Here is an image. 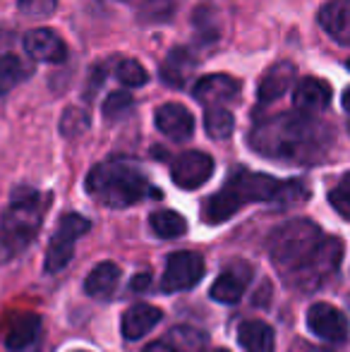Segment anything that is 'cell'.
Listing matches in <instances>:
<instances>
[{
  "instance_id": "cell-1",
  "label": "cell",
  "mask_w": 350,
  "mask_h": 352,
  "mask_svg": "<svg viewBox=\"0 0 350 352\" xmlns=\"http://www.w3.org/2000/svg\"><path fill=\"white\" fill-rule=\"evenodd\" d=\"M329 127L305 113H278L257 122L250 132V144L257 153L278 161H319L329 146Z\"/></svg>"
},
{
  "instance_id": "cell-2",
  "label": "cell",
  "mask_w": 350,
  "mask_h": 352,
  "mask_svg": "<svg viewBox=\"0 0 350 352\" xmlns=\"http://www.w3.org/2000/svg\"><path fill=\"white\" fill-rule=\"evenodd\" d=\"M307 195L305 187L300 182H281L264 173H252V170H235L230 175V180L223 185V190H219L216 195H211L204 204V218L206 223H223L230 216H235L245 204L252 201H276L283 197H295V195Z\"/></svg>"
},
{
  "instance_id": "cell-3",
  "label": "cell",
  "mask_w": 350,
  "mask_h": 352,
  "mask_svg": "<svg viewBox=\"0 0 350 352\" xmlns=\"http://www.w3.org/2000/svg\"><path fill=\"white\" fill-rule=\"evenodd\" d=\"M146 177L132 163L113 158L98 163L87 175V192L103 206L127 209L146 195Z\"/></svg>"
},
{
  "instance_id": "cell-4",
  "label": "cell",
  "mask_w": 350,
  "mask_h": 352,
  "mask_svg": "<svg viewBox=\"0 0 350 352\" xmlns=\"http://www.w3.org/2000/svg\"><path fill=\"white\" fill-rule=\"evenodd\" d=\"M324 240L327 237L322 235L319 226H314L307 218H295V221L283 223L271 232V259L285 276H298L300 271H305L312 264L317 252L322 250Z\"/></svg>"
},
{
  "instance_id": "cell-5",
  "label": "cell",
  "mask_w": 350,
  "mask_h": 352,
  "mask_svg": "<svg viewBox=\"0 0 350 352\" xmlns=\"http://www.w3.org/2000/svg\"><path fill=\"white\" fill-rule=\"evenodd\" d=\"M43 197L34 190H17L12 195L8 211L0 221V242L8 252H19L34 240L36 230L41 228L43 218Z\"/></svg>"
},
{
  "instance_id": "cell-6",
  "label": "cell",
  "mask_w": 350,
  "mask_h": 352,
  "mask_svg": "<svg viewBox=\"0 0 350 352\" xmlns=\"http://www.w3.org/2000/svg\"><path fill=\"white\" fill-rule=\"evenodd\" d=\"M89 228H91V223L80 213H67V216L61 218L56 235H53L51 245H48L46 261H43V269L48 274H58V271L70 264L72 254H75V242L82 235H87Z\"/></svg>"
},
{
  "instance_id": "cell-7",
  "label": "cell",
  "mask_w": 350,
  "mask_h": 352,
  "mask_svg": "<svg viewBox=\"0 0 350 352\" xmlns=\"http://www.w3.org/2000/svg\"><path fill=\"white\" fill-rule=\"evenodd\" d=\"M204 278V259L195 252H173L166 261L161 287L166 292H182Z\"/></svg>"
},
{
  "instance_id": "cell-8",
  "label": "cell",
  "mask_w": 350,
  "mask_h": 352,
  "mask_svg": "<svg viewBox=\"0 0 350 352\" xmlns=\"http://www.w3.org/2000/svg\"><path fill=\"white\" fill-rule=\"evenodd\" d=\"M214 175V158L204 151H185L171 166V177L180 190H197Z\"/></svg>"
},
{
  "instance_id": "cell-9",
  "label": "cell",
  "mask_w": 350,
  "mask_h": 352,
  "mask_svg": "<svg viewBox=\"0 0 350 352\" xmlns=\"http://www.w3.org/2000/svg\"><path fill=\"white\" fill-rule=\"evenodd\" d=\"M307 329L317 338L329 340V343H341L350 333V321L341 309L327 302H317L307 309Z\"/></svg>"
},
{
  "instance_id": "cell-10",
  "label": "cell",
  "mask_w": 350,
  "mask_h": 352,
  "mask_svg": "<svg viewBox=\"0 0 350 352\" xmlns=\"http://www.w3.org/2000/svg\"><path fill=\"white\" fill-rule=\"evenodd\" d=\"M192 96L206 108H223V103L238 101L240 82L230 74H206V77H199V82L195 84Z\"/></svg>"
},
{
  "instance_id": "cell-11",
  "label": "cell",
  "mask_w": 350,
  "mask_h": 352,
  "mask_svg": "<svg viewBox=\"0 0 350 352\" xmlns=\"http://www.w3.org/2000/svg\"><path fill=\"white\" fill-rule=\"evenodd\" d=\"M22 46L27 56L36 63H48V65H58L67 58V46L53 29H32L24 34Z\"/></svg>"
},
{
  "instance_id": "cell-12",
  "label": "cell",
  "mask_w": 350,
  "mask_h": 352,
  "mask_svg": "<svg viewBox=\"0 0 350 352\" xmlns=\"http://www.w3.org/2000/svg\"><path fill=\"white\" fill-rule=\"evenodd\" d=\"M156 130L173 142H187L195 135V116L182 103H164L154 113Z\"/></svg>"
},
{
  "instance_id": "cell-13",
  "label": "cell",
  "mask_w": 350,
  "mask_h": 352,
  "mask_svg": "<svg viewBox=\"0 0 350 352\" xmlns=\"http://www.w3.org/2000/svg\"><path fill=\"white\" fill-rule=\"evenodd\" d=\"M295 74H298V70H295V65L288 60H281V63H276V65H271L257 84L259 106H271V103H276L278 98H283L285 94L293 89Z\"/></svg>"
},
{
  "instance_id": "cell-14",
  "label": "cell",
  "mask_w": 350,
  "mask_h": 352,
  "mask_svg": "<svg viewBox=\"0 0 350 352\" xmlns=\"http://www.w3.org/2000/svg\"><path fill=\"white\" fill-rule=\"evenodd\" d=\"M293 106L298 113L314 116L331 106V87L319 77H305L293 89Z\"/></svg>"
},
{
  "instance_id": "cell-15",
  "label": "cell",
  "mask_w": 350,
  "mask_h": 352,
  "mask_svg": "<svg viewBox=\"0 0 350 352\" xmlns=\"http://www.w3.org/2000/svg\"><path fill=\"white\" fill-rule=\"evenodd\" d=\"M341 254H343V242L341 240H324L322 250L317 252V256L312 259V264L295 276V283H298L300 287L319 285V283L327 278L329 274L336 271L338 261H341Z\"/></svg>"
},
{
  "instance_id": "cell-16",
  "label": "cell",
  "mask_w": 350,
  "mask_h": 352,
  "mask_svg": "<svg viewBox=\"0 0 350 352\" xmlns=\"http://www.w3.org/2000/svg\"><path fill=\"white\" fill-rule=\"evenodd\" d=\"M319 27L336 43L350 46V0H327L319 10Z\"/></svg>"
},
{
  "instance_id": "cell-17",
  "label": "cell",
  "mask_w": 350,
  "mask_h": 352,
  "mask_svg": "<svg viewBox=\"0 0 350 352\" xmlns=\"http://www.w3.org/2000/svg\"><path fill=\"white\" fill-rule=\"evenodd\" d=\"M250 278H252L250 266H245V264L228 266V269L216 278L214 285H211V300L221 302V305H235V302L243 297Z\"/></svg>"
},
{
  "instance_id": "cell-18",
  "label": "cell",
  "mask_w": 350,
  "mask_h": 352,
  "mask_svg": "<svg viewBox=\"0 0 350 352\" xmlns=\"http://www.w3.org/2000/svg\"><path fill=\"white\" fill-rule=\"evenodd\" d=\"M39 329H41V319L32 311H17V314L10 316L8 326H5L3 343L8 350H24L36 340Z\"/></svg>"
},
{
  "instance_id": "cell-19",
  "label": "cell",
  "mask_w": 350,
  "mask_h": 352,
  "mask_svg": "<svg viewBox=\"0 0 350 352\" xmlns=\"http://www.w3.org/2000/svg\"><path fill=\"white\" fill-rule=\"evenodd\" d=\"M206 345V338L197 329L190 326H175L156 343L146 345L144 352H201Z\"/></svg>"
},
{
  "instance_id": "cell-20",
  "label": "cell",
  "mask_w": 350,
  "mask_h": 352,
  "mask_svg": "<svg viewBox=\"0 0 350 352\" xmlns=\"http://www.w3.org/2000/svg\"><path fill=\"white\" fill-rule=\"evenodd\" d=\"M164 311L154 305H135L122 314V321H120V329H122V336L127 340H140L142 336H146L156 324L161 321Z\"/></svg>"
},
{
  "instance_id": "cell-21",
  "label": "cell",
  "mask_w": 350,
  "mask_h": 352,
  "mask_svg": "<svg viewBox=\"0 0 350 352\" xmlns=\"http://www.w3.org/2000/svg\"><path fill=\"white\" fill-rule=\"evenodd\" d=\"M197 67V58L192 56L187 48H171V53L164 58V63H161V79H164L168 87H185L187 79L192 77V72H195Z\"/></svg>"
},
{
  "instance_id": "cell-22",
  "label": "cell",
  "mask_w": 350,
  "mask_h": 352,
  "mask_svg": "<svg viewBox=\"0 0 350 352\" xmlns=\"http://www.w3.org/2000/svg\"><path fill=\"white\" fill-rule=\"evenodd\" d=\"M120 280V269H118L113 261H101L91 269V274L85 280V292L94 300H108L113 297Z\"/></svg>"
},
{
  "instance_id": "cell-23",
  "label": "cell",
  "mask_w": 350,
  "mask_h": 352,
  "mask_svg": "<svg viewBox=\"0 0 350 352\" xmlns=\"http://www.w3.org/2000/svg\"><path fill=\"white\" fill-rule=\"evenodd\" d=\"M238 343L245 352H274V331L264 321H245L238 329Z\"/></svg>"
},
{
  "instance_id": "cell-24",
  "label": "cell",
  "mask_w": 350,
  "mask_h": 352,
  "mask_svg": "<svg viewBox=\"0 0 350 352\" xmlns=\"http://www.w3.org/2000/svg\"><path fill=\"white\" fill-rule=\"evenodd\" d=\"M29 74H32V70H29V65L22 58L12 56V53H3L0 56V96L12 91Z\"/></svg>"
},
{
  "instance_id": "cell-25",
  "label": "cell",
  "mask_w": 350,
  "mask_h": 352,
  "mask_svg": "<svg viewBox=\"0 0 350 352\" xmlns=\"http://www.w3.org/2000/svg\"><path fill=\"white\" fill-rule=\"evenodd\" d=\"M149 226L164 240H175V237L185 235L187 232V221L185 216H180L177 211L164 209V211H154L149 216Z\"/></svg>"
},
{
  "instance_id": "cell-26",
  "label": "cell",
  "mask_w": 350,
  "mask_h": 352,
  "mask_svg": "<svg viewBox=\"0 0 350 352\" xmlns=\"http://www.w3.org/2000/svg\"><path fill=\"white\" fill-rule=\"evenodd\" d=\"M204 130L211 140H228L235 130V118L230 111L216 106V108H206L204 113Z\"/></svg>"
},
{
  "instance_id": "cell-27",
  "label": "cell",
  "mask_w": 350,
  "mask_h": 352,
  "mask_svg": "<svg viewBox=\"0 0 350 352\" xmlns=\"http://www.w3.org/2000/svg\"><path fill=\"white\" fill-rule=\"evenodd\" d=\"M116 77L125 89L144 87V84L149 82V72H146L144 65H140L137 60H120L118 63Z\"/></svg>"
},
{
  "instance_id": "cell-28",
  "label": "cell",
  "mask_w": 350,
  "mask_h": 352,
  "mask_svg": "<svg viewBox=\"0 0 350 352\" xmlns=\"http://www.w3.org/2000/svg\"><path fill=\"white\" fill-rule=\"evenodd\" d=\"M132 106H135V98L130 91H111L103 101V116L108 120H120L122 116L132 111Z\"/></svg>"
},
{
  "instance_id": "cell-29",
  "label": "cell",
  "mask_w": 350,
  "mask_h": 352,
  "mask_svg": "<svg viewBox=\"0 0 350 352\" xmlns=\"http://www.w3.org/2000/svg\"><path fill=\"white\" fill-rule=\"evenodd\" d=\"M329 201L336 209L338 216H343L346 221H350V173L341 177L336 187L329 192Z\"/></svg>"
},
{
  "instance_id": "cell-30",
  "label": "cell",
  "mask_w": 350,
  "mask_h": 352,
  "mask_svg": "<svg viewBox=\"0 0 350 352\" xmlns=\"http://www.w3.org/2000/svg\"><path fill=\"white\" fill-rule=\"evenodd\" d=\"M89 127V113L80 108H67L65 116L61 120V132L65 137H77Z\"/></svg>"
},
{
  "instance_id": "cell-31",
  "label": "cell",
  "mask_w": 350,
  "mask_h": 352,
  "mask_svg": "<svg viewBox=\"0 0 350 352\" xmlns=\"http://www.w3.org/2000/svg\"><path fill=\"white\" fill-rule=\"evenodd\" d=\"M17 8L29 19H46L56 12L58 0H17Z\"/></svg>"
},
{
  "instance_id": "cell-32",
  "label": "cell",
  "mask_w": 350,
  "mask_h": 352,
  "mask_svg": "<svg viewBox=\"0 0 350 352\" xmlns=\"http://www.w3.org/2000/svg\"><path fill=\"white\" fill-rule=\"evenodd\" d=\"M106 82V67H101V65H96L91 70V82H89V87H87V96L91 98L94 94L98 91V87Z\"/></svg>"
},
{
  "instance_id": "cell-33",
  "label": "cell",
  "mask_w": 350,
  "mask_h": 352,
  "mask_svg": "<svg viewBox=\"0 0 350 352\" xmlns=\"http://www.w3.org/2000/svg\"><path fill=\"white\" fill-rule=\"evenodd\" d=\"M149 283H151V274H149V271H142V274H137L135 278H132L130 287L135 292H142V290H146V287H149Z\"/></svg>"
},
{
  "instance_id": "cell-34",
  "label": "cell",
  "mask_w": 350,
  "mask_h": 352,
  "mask_svg": "<svg viewBox=\"0 0 350 352\" xmlns=\"http://www.w3.org/2000/svg\"><path fill=\"white\" fill-rule=\"evenodd\" d=\"M341 106H343V111L350 113V87L343 91V96H341Z\"/></svg>"
},
{
  "instance_id": "cell-35",
  "label": "cell",
  "mask_w": 350,
  "mask_h": 352,
  "mask_svg": "<svg viewBox=\"0 0 350 352\" xmlns=\"http://www.w3.org/2000/svg\"><path fill=\"white\" fill-rule=\"evenodd\" d=\"M8 43H10V32H3V29H0V51H3Z\"/></svg>"
},
{
  "instance_id": "cell-36",
  "label": "cell",
  "mask_w": 350,
  "mask_h": 352,
  "mask_svg": "<svg viewBox=\"0 0 350 352\" xmlns=\"http://www.w3.org/2000/svg\"><path fill=\"white\" fill-rule=\"evenodd\" d=\"M122 3H142V0H122Z\"/></svg>"
},
{
  "instance_id": "cell-37",
  "label": "cell",
  "mask_w": 350,
  "mask_h": 352,
  "mask_svg": "<svg viewBox=\"0 0 350 352\" xmlns=\"http://www.w3.org/2000/svg\"><path fill=\"white\" fill-rule=\"evenodd\" d=\"M211 352H230V350H223V348H219V350H211Z\"/></svg>"
},
{
  "instance_id": "cell-38",
  "label": "cell",
  "mask_w": 350,
  "mask_h": 352,
  "mask_svg": "<svg viewBox=\"0 0 350 352\" xmlns=\"http://www.w3.org/2000/svg\"><path fill=\"white\" fill-rule=\"evenodd\" d=\"M346 67H348V70H350V60H346Z\"/></svg>"
},
{
  "instance_id": "cell-39",
  "label": "cell",
  "mask_w": 350,
  "mask_h": 352,
  "mask_svg": "<svg viewBox=\"0 0 350 352\" xmlns=\"http://www.w3.org/2000/svg\"><path fill=\"white\" fill-rule=\"evenodd\" d=\"M77 352H85V350H77Z\"/></svg>"
}]
</instances>
